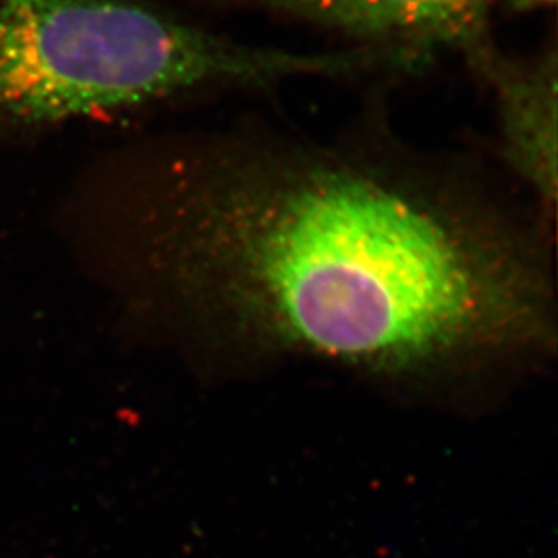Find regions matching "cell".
<instances>
[{
    "label": "cell",
    "mask_w": 558,
    "mask_h": 558,
    "mask_svg": "<svg viewBox=\"0 0 558 558\" xmlns=\"http://www.w3.org/2000/svg\"><path fill=\"white\" fill-rule=\"evenodd\" d=\"M555 227L494 156L414 143L384 101L331 134L255 114L134 134L53 208L134 320L385 371L548 345Z\"/></svg>",
    "instance_id": "1"
},
{
    "label": "cell",
    "mask_w": 558,
    "mask_h": 558,
    "mask_svg": "<svg viewBox=\"0 0 558 558\" xmlns=\"http://www.w3.org/2000/svg\"><path fill=\"white\" fill-rule=\"evenodd\" d=\"M379 46L244 43L150 0H0V140L301 80L389 82Z\"/></svg>",
    "instance_id": "2"
},
{
    "label": "cell",
    "mask_w": 558,
    "mask_h": 558,
    "mask_svg": "<svg viewBox=\"0 0 558 558\" xmlns=\"http://www.w3.org/2000/svg\"><path fill=\"white\" fill-rule=\"evenodd\" d=\"M208 10L263 13L338 38V46L452 53L480 82L500 46L499 0H195Z\"/></svg>",
    "instance_id": "3"
},
{
    "label": "cell",
    "mask_w": 558,
    "mask_h": 558,
    "mask_svg": "<svg viewBox=\"0 0 558 558\" xmlns=\"http://www.w3.org/2000/svg\"><path fill=\"white\" fill-rule=\"evenodd\" d=\"M477 84L496 112L497 163L557 217L558 43L555 32L530 54L500 49Z\"/></svg>",
    "instance_id": "4"
},
{
    "label": "cell",
    "mask_w": 558,
    "mask_h": 558,
    "mask_svg": "<svg viewBox=\"0 0 558 558\" xmlns=\"http://www.w3.org/2000/svg\"><path fill=\"white\" fill-rule=\"evenodd\" d=\"M557 0H499V8L505 11L521 15V13H537V11L554 10Z\"/></svg>",
    "instance_id": "5"
}]
</instances>
